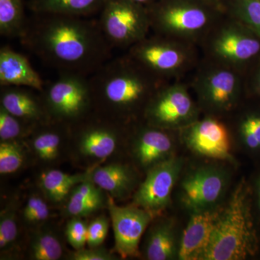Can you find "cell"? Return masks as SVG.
<instances>
[{
  "instance_id": "11",
  "label": "cell",
  "mask_w": 260,
  "mask_h": 260,
  "mask_svg": "<svg viewBox=\"0 0 260 260\" xmlns=\"http://www.w3.org/2000/svg\"><path fill=\"white\" fill-rule=\"evenodd\" d=\"M222 208L191 213L179 240L178 259L203 260Z\"/></svg>"
},
{
  "instance_id": "21",
  "label": "cell",
  "mask_w": 260,
  "mask_h": 260,
  "mask_svg": "<svg viewBox=\"0 0 260 260\" xmlns=\"http://www.w3.org/2000/svg\"><path fill=\"white\" fill-rule=\"evenodd\" d=\"M90 179V174H69L53 169L41 175L40 186L51 201L60 203L77 184Z\"/></svg>"
},
{
  "instance_id": "35",
  "label": "cell",
  "mask_w": 260,
  "mask_h": 260,
  "mask_svg": "<svg viewBox=\"0 0 260 260\" xmlns=\"http://www.w3.org/2000/svg\"><path fill=\"white\" fill-rule=\"evenodd\" d=\"M110 253L101 248H89L78 249L70 255L73 260H112L115 259Z\"/></svg>"
},
{
  "instance_id": "22",
  "label": "cell",
  "mask_w": 260,
  "mask_h": 260,
  "mask_svg": "<svg viewBox=\"0 0 260 260\" xmlns=\"http://www.w3.org/2000/svg\"><path fill=\"white\" fill-rule=\"evenodd\" d=\"M28 25L23 0H0V34L2 37L21 39Z\"/></svg>"
},
{
  "instance_id": "14",
  "label": "cell",
  "mask_w": 260,
  "mask_h": 260,
  "mask_svg": "<svg viewBox=\"0 0 260 260\" xmlns=\"http://www.w3.org/2000/svg\"><path fill=\"white\" fill-rule=\"evenodd\" d=\"M174 143L160 128L150 126L140 130L135 138L134 155L142 167L148 169L174 156Z\"/></svg>"
},
{
  "instance_id": "33",
  "label": "cell",
  "mask_w": 260,
  "mask_h": 260,
  "mask_svg": "<svg viewBox=\"0 0 260 260\" xmlns=\"http://www.w3.org/2000/svg\"><path fill=\"white\" fill-rule=\"evenodd\" d=\"M49 209L40 197L34 195L29 198L23 210V218L29 223H38L49 218Z\"/></svg>"
},
{
  "instance_id": "12",
  "label": "cell",
  "mask_w": 260,
  "mask_h": 260,
  "mask_svg": "<svg viewBox=\"0 0 260 260\" xmlns=\"http://www.w3.org/2000/svg\"><path fill=\"white\" fill-rule=\"evenodd\" d=\"M0 85L25 87L39 92L45 87L28 58L7 46L0 49Z\"/></svg>"
},
{
  "instance_id": "16",
  "label": "cell",
  "mask_w": 260,
  "mask_h": 260,
  "mask_svg": "<svg viewBox=\"0 0 260 260\" xmlns=\"http://www.w3.org/2000/svg\"><path fill=\"white\" fill-rule=\"evenodd\" d=\"M133 59L144 69L166 73L180 64L181 56L174 48L158 41L140 43L133 49Z\"/></svg>"
},
{
  "instance_id": "17",
  "label": "cell",
  "mask_w": 260,
  "mask_h": 260,
  "mask_svg": "<svg viewBox=\"0 0 260 260\" xmlns=\"http://www.w3.org/2000/svg\"><path fill=\"white\" fill-rule=\"evenodd\" d=\"M117 141L115 127L103 123H93L80 129L78 143L83 155L102 159L114 153Z\"/></svg>"
},
{
  "instance_id": "10",
  "label": "cell",
  "mask_w": 260,
  "mask_h": 260,
  "mask_svg": "<svg viewBox=\"0 0 260 260\" xmlns=\"http://www.w3.org/2000/svg\"><path fill=\"white\" fill-rule=\"evenodd\" d=\"M193 114L194 107L190 98L179 88L158 93L150 100L145 109L150 126L162 129L183 125L190 120Z\"/></svg>"
},
{
  "instance_id": "25",
  "label": "cell",
  "mask_w": 260,
  "mask_h": 260,
  "mask_svg": "<svg viewBox=\"0 0 260 260\" xmlns=\"http://www.w3.org/2000/svg\"><path fill=\"white\" fill-rule=\"evenodd\" d=\"M61 142V133L58 128L44 127L34 135L32 144L39 158L51 161L59 155Z\"/></svg>"
},
{
  "instance_id": "5",
  "label": "cell",
  "mask_w": 260,
  "mask_h": 260,
  "mask_svg": "<svg viewBox=\"0 0 260 260\" xmlns=\"http://www.w3.org/2000/svg\"><path fill=\"white\" fill-rule=\"evenodd\" d=\"M229 178L222 167L210 165L196 168L181 181V204L191 213L218 208L226 194Z\"/></svg>"
},
{
  "instance_id": "38",
  "label": "cell",
  "mask_w": 260,
  "mask_h": 260,
  "mask_svg": "<svg viewBox=\"0 0 260 260\" xmlns=\"http://www.w3.org/2000/svg\"><path fill=\"white\" fill-rule=\"evenodd\" d=\"M132 1L138 3V4H143V3H149L151 0H132Z\"/></svg>"
},
{
  "instance_id": "30",
  "label": "cell",
  "mask_w": 260,
  "mask_h": 260,
  "mask_svg": "<svg viewBox=\"0 0 260 260\" xmlns=\"http://www.w3.org/2000/svg\"><path fill=\"white\" fill-rule=\"evenodd\" d=\"M18 237V226L14 210H5L0 220V249H7L11 246Z\"/></svg>"
},
{
  "instance_id": "2",
  "label": "cell",
  "mask_w": 260,
  "mask_h": 260,
  "mask_svg": "<svg viewBox=\"0 0 260 260\" xmlns=\"http://www.w3.org/2000/svg\"><path fill=\"white\" fill-rule=\"evenodd\" d=\"M258 249L251 189L243 179L222 208L203 260H244Z\"/></svg>"
},
{
  "instance_id": "37",
  "label": "cell",
  "mask_w": 260,
  "mask_h": 260,
  "mask_svg": "<svg viewBox=\"0 0 260 260\" xmlns=\"http://www.w3.org/2000/svg\"><path fill=\"white\" fill-rule=\"evenodd\" d=\"M256 194H257L258 203H259L260 210V177L258 178L257 181H256Z\"/></svg>"
},
{
  "instance_id": "28",
  "label": "cell",
  "mask_w": 260,
  "mask_h": 260,
  "mask_svg": "<svg viewBox=\"0 0 260 260\" xmlns=\"http://www.w3.org/2000/svg\"><path fill=\"white\" fill-rule=\"evenodd\" d=\"M30 124L7 112L0 107V139L1 141L15 140L28 133Z\"/></svg>"
},
{
  "instance_id": "24",
  "label": "cell",
  "mask_w": 260,
  "mask_h": 260,
  "mask_svg": "<svg viewBox=\"0 0 260 260\" xmlns=\"http://www.w3.org/2000/svg\"><path fill=\"white\" fill-rule=\"evenodd\" d=\"M236 80L228 71L215 73L208 84V97L213 107L226 109L232 104L235 95Z\"/></svg>"
},
{
  "instance_id": "18",
  "label": "cell",
  "mask_w": 260,
  "mask_h": 260,
  "mask_svg": "<svg viewBox=\"0 0 260 260\" xmlns=\"http://www.w3.org/2000/svg\"><path fill=\"white\" fill-rule=\"evenodd\" d=\"M90 179L112 198H122L134 189L136 177L129 167L113 164L97 168L90 174Z\"/></svg>"
},
{
  "instance_id": "13",
  "label": "cell",
  "mask_w": 260,
  "mask_h": 260,
  "mask_svg": "<svg viewBox=\"0 0 260 260\" xmlns=\"http://www.w3.org/2000/svg\"><path fill=\"white\" fill-rule=\"evenodd\" d=\"M1 107L30 125L49 120L42 98L25 87H1Z\"/></svg>"
},
{
  "instance_id": "36",
  "label": "cell",
  "mask_w": 260,
  "mask_h": 260,
  "mask_svg": "<svg viewBox=\"0 0 260 260\" xmlns=\"http://www.w3.org/2000/svg\"><path fill=\"white\" fill-rule=\"evenodd\" d=\"M245 12L248 20L260 31V2L248 0L245 4Z\"/></svg>"
},
{
  "instance_id": "26",
  "label": "cell",
  "mask_w": 260,
  "mask_h": 260,
  "mask_svg": "<svg viewBox=\"0 0 260 260\" xmlns=\"http://www.w3.org/2000/svg\"><path fill=\"white\" fill-rule=\"evenodd\" d=\"M30 251L32 259L57 260L62 254V246L54 234L41 232L32 239Z\"/></svg>"
},
{
  "instance_id": "19",
  "label": "cell",
  "mask_w": 260,
  "mask_h": 260,
  "mask_svg": "<svg viewBox=\"0 0 260 260\" xmlns=\"http://www.w3.org/2000/svg\"><path fill=\"white\" fill-rule=\"evenodd\" d=\"M106 0H32L30 9L38 15L85 17L102 10Z\"/></svg>"
},
{
  "instance_id": "6",
  "label": "cell",
  "mask_w": 260,
  "mask_h": 260,
  "mask_svg": "<svg viewBox=\"0 0 260 260\" xmlns=\"http://www.w3.org/2000/svg\"><path fill=\"white\" fill-rule=\"evenodd\" d=\"M140 5L132 0H106L98 22L113 49L143 39L148 21Z\"/></svg>"
},
{
  "instance_id": "1",
  "label": "cell",
  "mask_w": 260,
  "mask_h": 260,
  "mask_svg": "<svg viewBox=\"0 0 260 260\" xmlns=\"http://www.w3.org/2000/svg\"><path fill=\"white\" fill-rule=\"evenodd\" d=\"M21 38L24 46L59 73L90 77L112 59L99 22L83 17L39 15Z\"/></svg>"
},
{
  "instance_id": "27",
  "label": "cell",
  "mask_w": 260,
  "mask_h": 260,
  "mask_svg": "<svg viewBox=\"0 0 260 260\" xmlns=\"http://www.w3.org/2000/svg\"><path fill=\"white\" fill-rule=\"evenodd\" d=\"M20 145L15 140L0 143V174L16 172L23 166L24 156Z\"/></svg>"
},
{
  "instance_id": "8",
  "label": "cell",
  "mask_w": 260,
  "mask_h": 260,
  "mask_svg": "<svg viewBox=\"0 0 260 260\" xmlns=\"http://www.w3.org/2000/svg\"><path fill=\"white\" fill-rule=\"evenodd\" d=\"M108 207L114 229L115 251L123 259L138 257L140 240L153 215L135 205L118 206L111 196Z\"/></svg>"
},
{
  "instance_id": "7",
  "label": "cell",
  "mask_w": 260,
  "mask_h": 260,
  "mask_svg": "<svg viewBox=\"0 0 260 260\" xmlns=\"http://www.w3.org/2000/svg\"><path fill=\"white\" fill-rule=\"evenodd\" d=\"M184 160L171 157L148 169L133 198V205L158 216L171 203L173 189L180 177Z\"/></svg>"
},
{
  "instance_id": "32",
  "label": "cell",
  "mask_w": 260,
  "mask_h": 260,
  "mask_svg": "<svg viewBox=\"0 0 260 260\" xmlns=\"http://www.w3.org/2000/svg\"><path fill=\"white\" fill-rule=\"evenodd\" d=\"M66 237L75 250L83 249L87 244L88 225L81 218L74 217L67 225Z\"/></svg>"
},
{
  "instance_id": "34",
  "label": "cell",
  "mask_w": 260,
  "mask_h": 260,
  "mask_svg": "<svg viewBox=\"0 0 260 260\" xmlns=\"http://www.w3.org/2000/svg\"><path fill=\"white\" fill-rule=\"evenodd\" d=\"M109 220L100 216L94 219L88 225L87 244L89 248L99 247L106 239L109 231Z\"/></svg>"
},
{
  "instance_id": "4",
  "label": "cell",
  "mask_w": 260,
  "mask_h": 260,
  "mask_svg": "<svg viewBox=\"0 0 260 260\" xmlns=\"http://www.w3.org/2000/svg\"><path fill=\"white\" fill-rule=\"evenodd\" d=\"M40 93L49 119L58 122L81 120L93 104L90 79L77 73H59Z\"/></svg>"
},
{
  "instance_id": "9",
  "label": "cell",
  "mask_w": 260,
  "mask_h": 260,
  "mask_svg": "<svg viewBox=\"0 0 260 260\" xmlns=\"http://www.w3.org/2000/svg\"><path fill=\"white\" fill-rule=\"evenodd\" d=\"M183 138L187 148L196 155L236 164L229 132L215 119L194 123L186 130Z\"/></svg>"
},
{
  "instance_id": "3",
  "label": "cell",
  "mask_w": 260,
  "mask_h": 260,
  "mask_svg": "<svg viewBox=\"0 0 260 260\" xmlns=\"http://www.w3.org/2000/svg\"><path fill=\"white\" fill-rule=\"evenodd\" d=\"M137 65L131 59H111L90 76L93 104L119 114L138 107L150 93L151 83Z\"/></svg>"
},
{
  "instance_id": "15",
  "label": "cell",
  "mask_w": 260,
  "mask_h": 260,
  "mask_svg": "<svg viewBox=\"0 0 260 260\" xmlns=\"http://www.w3.org/2000/svg\"><path fill=\"white\" fill-rule=\"evenodd\" d=\"M179 241L175 223L171 219L159 220L150 228L145 239L144 253L148 260L178 259Z\"/></svg>"
},
{
  "instance_id": "31",
  "label": "cell",
  "mask_w": 260,
  "mask_h": 260,
  "mask_svg": "<svg viewBox=\"0 0 260 260\" xmlns=\"http://www.w3.org/2000/svg\"><path fill=\"white\" fill-rule=\"evenodd\" d=\"M240 133L246 148L252 150L260 149V116L246 118L241 124Z\"/></svg>"
},
{
  "instance_id": "23",
  "label": "cell",
  "mask_w": 260,
  "mask_h": 260,
  "mask_svg": "<svg viewBox=\"0 0 260 260\" xmlns=\"http://www.w3.org/2000/svg\"><path fill=\"white\" fill-rule=\"evenodd\" d=\"M216 49L219 54L225 57L246 60L257 54L260 44L255 39L235 32H229L219 39Z\"/></svg>"
},
{
  "instance_id": "29",
  "label": "cell",
  "mask_w": 260,
  "mask_h": 260,
  "mask_svg": "<svg viewBox=\"0 0 260 260\" xmlns=\"http://www.w3.org/2000/svg\"><path fill=\"white\" fill-rule=\"evenodd\" d=\"M104 197L92 198H70L66 207V213L70 216L83 218L95 213L104 205Z\"/></svg>"
},
{
  "instance_id": "20",
  "label": "cell",
  "mask_w": 260,
  "mask_h": 260,
  "mask_svg": "<svg viewBox=\"0 0 260 260\" xmlns=\"http://www.w3.org/2000/svg\"><path fill=\"white\" fill-rule=\"evenodd\" d=\"M156 24L164 30L193 31L203 28L207 16L203 10L192 8H169L158 12Z\"/></svg>"
}]
</instances>
